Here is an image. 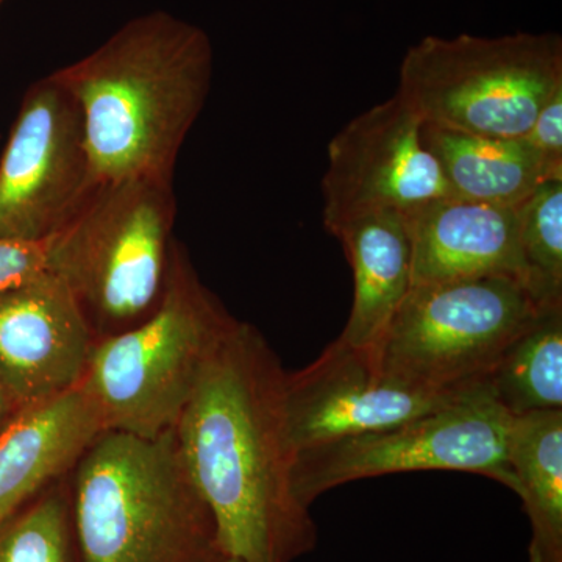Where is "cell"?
<instances>
[{"mask_svg":"<svg viewBox=\"0 0 562 562\" xmlns=\"http://www.w3.org/2000/svg\"><path fill=\"white\" fill-rule=\"evenodd\" d=\"M286 371L255 325L236 321L181 413V464L209 506L222 552L243 562H295L319 531L294 490Z\"/></svg>","mask_w":562,"mask_h":562,"instance_id":"6da1fadb","label":"cell"},{"mask_svg":"<svg viewBox=\"0 0 562 562\" xmlns=\"http://www.w3.org/2000/svg\"><path fill=\"white\" fill-rule=\"evenodd\" d=\"M20 408H18L16 403L13 402V398L10 397L9 392H7L3 384L0 383V431L10 424L14 417L20 414Z\"/></svg>","mask_w":562,"mask_h":562,"instance_id":"603a6c76","label":"cell"},{"mask_svg":"<svg viewBox=\"0 0 562 562\" xmlns=\"http://www.w3.org/2000/svg\"><path fill=\"white\" fill-rule=\"evenodd\" d=\"M509 462L530 519L528 562H562V409L513 417Z\"/></svg>","mask_w":562,"mask_h":562,"instance_id":"e0dca14e","label":"cell"},{"mask_svg":"<svg viewBox=\"0 0 562 562\" xmlns=\"http://www.w3.org/2000/svg\"><path fill=\"white\" fill-rule=\"evenodd\" d=\"M522 138L538 155L543 179L562 180V87L546 102Z\"/></svg>","mask_w":562,"mask_h":562,"instance_id":"44dd1931","label":"cell"},{"mask_svg":"<svg viewBox=\"0 0 562 562\" xmlns=\"http://www.w3.org/2000/svg\"><path fill=\"white\" fill-rule=\"evenodd\" d=\"M0 562H81L69 475L50 484L0 527Z\"/></svg>","mask_w":562,"mask_h":562,"instance_id":"d6986e66","label":"cell"},{"mask_svg":"<svg viewBox=\"0 0 562 562\" xmlns=\"http://www.w3.org/2000/svg\"><path fill=\"white\" fill-rule=\"evenodd\" d=\"M528 290L541 306L562 305V180H546L519 206Z\"/></svg>","mask_w":562,"mask_h":562,"instance_id":"ffe728a7","label":"cell"},{"mask_svg":"<svg viewBox=\"0 0 562 562\" xmlns=\"http://www.w3.org/2000/svg\"><path fill=\"white\" fill-rule=\"evenodd\" d=\"M562 87V38L513 33L483 38L425 36L406 50L398 94L424 124L522 138Z\"/></svg>","mask_w":562,"mask_h":562,"instance_id":"8992f818","label":"cell"},{"mask_svg":"<svg viewBox=\"0 0 562 562\" xmlns=\"http://www.w3.org/2000/svg\"><path fill=\"white\" fill-rule=\"evenodd\" d=\"M235 317L173 239L160 302L139 324L98 339L80 387L103 431L155 439L172 431Z\"/></svg>","mask_w":562,"mask_h":562,"instance_id":"277c9868","label":"cell"},{"mask_svg":"<svg viewBox=\"0 0 562 562\" xmlns=\"http://www.w3.org/2000/svg\"><path fill=\"white\" fill-rule=\"evenodd\" d=\"M172 180L103 181L49 241V271L79 302L95 338L139 324L160 302L173 243Z\"/></svg>","mask_w":562,"mask_h":562,"instance_id":"5b68a950","label":"cell"},{"mask_svg":"<svg viewBox=\"0 0 562 562\" xmlns=\"http://www.w3.org/2000/svg\"><path fill=\"white\" fill-rule=\"evenodd\" d=\"M405 220L412 239L413 286L508 277L528 290L517 206L439 199L405 214Z\"/></svg>","mask_w":562,"mask_h":562,"instance_id":"4fadbf2b","label":"cell"},{"mask_svg":"<svg viewBox=\"0 0 562 562\" xmlns=\"http://www.w3.org/2000/svg\"><path fill=\"white\" fill-rule=\"evenodd\" d=\"M217 562H243V561L236 560V558H233V557H224V558H222V560H220Z\"/></svg>","mask_w":562,"mask_h":562,"instance_id":"cb8c5ba5","label":"cell"},{"mask_svg":"<svg viewBox=\"0 0 562 562\" xmlns=\"http://www.w3.org/2000/svg\"><path fill=\"white\" fill-rule=\"evenodd\" d=\"M49 271V241L22 243L0 238V292Z\"/></svg>","mask_w":562,"mask_h":562,"instance_id":"7402d4cb","label":"cell"},{"mask_svg":"<svg viewBox=\"0 0 562 562\" xmlns=\"http://www.w3.org/2000/svg\"><path fill=\"white\" fill-rule=\"evenodd\" d=\"M512 422L484 380L452 402L386 430L299 452L295 494L310 508L342 484L395 473L454 471L487 476L517 495L509 462Z\"/></svg>","mask_w":562,"mask_h":562,"instance_id":"ba28073f","label":"cell"},{"mask_svg":"<svg viewBox=\"0 0 562 562\" xmlns=\"http://www.w3.org/2000/svg\"><path fill=\"white\" fill-rule=\"evenodd\" d=\"M465 390L428 391L398 382L375 368L368 349L338 338L312 364L286 372L288 427L299 453L386 430L452 402Z\"/></svg>","mask_w":562,"mask_h":562,"instance_id":"8fae6325","label":"cell"},{"mask_svg":"<svg viewBox=\"0 0 562 562\" xmlns=\"http://www.w3.org/2000/svg\"><path fill=\"white\" fill-rule=\"evenodd\" d=\"M81 562H217L209 506L181 464L173 430L102 431L69 473Z\"/></svg>","mask_w":562,"mask_h":562,"instance_id":"3957f363","label":"cell"},{"mask_svg":"<svg viewBox=\"0 0 562 562\" xmlns=\"http://www.w3.org/2000/svg\"><path fill=\"white\" fill-rule=\"evenodd\" d=\"M99 184L79 105L49 74L25 92L0 158V238L50 241Z\"/></svg>","mask_w":562,"mask_h":562,"instance_id":"9c48e42d","label":"cell"},{"mask_svg":"<svg viewBox=\"0 0 562 562\" xmlns=\"http://www.w3.org/2000/svg\"><path fill=\"white\" fill-rule=\"evenodd\" d=\"M422 128L419 114L395 92L336 133L322 179L328 233L366 214H408L453 198Z\"/></svg>","mask_w":562,"mask_h":562,"instance_id":"30bf717a","label":"cell"},{"mask_svg":"<svg viewBox=\"0 0 562 562\" xmlns=\"http://www.w3.org/2000/svg\"><path fill=\"white\" fill-rule=\"evenodd\" d=\"M98 338L54 272L0 292V383L20 412L76 390Z\"/></svg>","mask_w":562,"mask_h":562,"instance_id":"7c38bea8","label":"cell"},{"mask_svg":"<svg viewBox=\"0 0 562 562\" xmlns=\"http://www.w3.org/2000/svg\"><path fill=\"white\" fill-rule=\"evenodd\" d=\"M543 306L519 280L483 277L413 286L368 349L384 375L428 391L490 376L502 351Z\"/></svg>","mask_w":562,"mask_h":562,"instance_id":"52a82bcc","label":"cell"},{"mask_svg":"<svg viewBox=\"0 0 562 562\" xmlns=\"http://www.w3.org/2000/svg\"><path fill=\"white\" fill-rule=\"evenodd\" d=\"M3 2H5V0H0V7L3 5Z\"/></svg>","mask_w":562,"mask_h":562,"instance_id":"d4e9b609","label":"cell"},{"mask_svg":"<svg viewBox=\"0 0 562 562\" xmlns=\"http://www.w3.org/2000/svg\"><path fill=\"white\" fill-rule=\"evenodd\" d=\"M102 431L101 419L80 384L22 409L0 431V527L50 484L69 475Z\"/></svg>","mask_w":562,"mask_h":562,"instance_id":"5bb4252c","label":"cell"},{"mask_svg":"<svg viewBox=\"0 0 562 562\" xmlns=\"http://www.w3.org/2000/svg\"><path fill=\"white\" fill-rule=\"evenodd\" d=\"M353 273L350 316L339 339L372 349L413 288V251L405 214H366L330 233Z\"/></svg>","mask_w":562,"mask_h":562,"instance_id":"9a60e30c","label":"cell"},{"mask_svg":"<svg viewBox=\"0 0 562 562\" xmlns=\"http://www.w3.org/2000/svg\"><path fill=\"white\" fill-rule=\"evenodd\" d=\"M487 382L509 416L562 409V305L535 314L502 351Z\"/></svg>","mask_w":562,"mask_h":562,"instance_id":"ac0fdd59","label":"cell"},{"mask_svg":"<svg viewBox=\"0 0 562 562\" xmlns=\"http://www.w3.org/2000/svg\"><path fill=\"white\" fill-rule=\"evenodd\" d=\"M52 77L79 105L99 183L172 180L209 98L213 46L199 25L150 11Z\"/></svg>","mask_w":562,"mask_h":562,"instance_id":"7a4b0ae2","label":"cell"},{"mask_svg":"<svg viewBox=\"0 0 562 562\" xmlns=\"http://www.w3.org/2000/svg\"><path fill=\"white\" fill-rule=\"evenodd\" d=\"M422 135L454 199L519 206L546 181L541 161L525 138L472 135L427 124Z\"/></svg>","mask_w":562,"mask_h":562,"instance_id":"2e32d148","label":"cell"}]
</instances>
